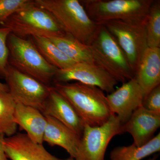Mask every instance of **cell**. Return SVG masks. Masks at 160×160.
Returning <instances> with one entry per match:
<instances>
[{"label":"cell","mask_w":160,"mask_h":160,"mask_svg":"<svg viewBox=\"0 0 160 160\" xmlns=\"http://www.w3.org/2000/svg\"><path fill=\"white\" fill-rule=\"evenodd\" d=\"M42 112L59 121L82 137L85 123L70 103L52 86Z\"/></svg>","instance_id":"14"},{"label":"cell","mask_w":160,"mask_h":160,"mask_svg":"<svg viewBox=\"0 0 160 160\" xmlns=\"http://www.w3.org/2000/svg\"><path fill=\"white\" fill-rule=\"evenodd\" d=\"M8 64L18 70L49 86L57 69L43 58L31 40L10 33L7 41Z\"/></svg>","instance_id":"4"},{"label":"cell","mask_w":160,"mask_h":160,"mask_svg":"<svg viewBox=\"0 0 160 160\" xmlns=\"http://www.w3.org/2000/svg\"><path fill=\"white\" fill-rule=\"evenodd\" d=\"M45 116L47 123L43 142L51 146H60L67 152L70 158L74 159L81 138L59 121L49 116Z\"/></svg>","instance_id":"16"},{"label":"cell","mask_w":160,"mask_h":160,"mask_svg":"<svg viewBox=\"0 0 160 160\" xmlns=\"http://www.w3.org/2000/svg\"><path fill=\"white\" fill-rule=\"evenodd\" d=\"M143 22L114 20L103 26L115 38L126 55L135 75L141 59L147 48V37Z\"/></svg>","instance_id":"7"},{"label":"cell","mask_w":160,"mask_h":160,"mask_svg":"<svg viewBox=\"0 0 160 160\" xmlns=\"http://www.w3.org/2000/svg\"><path fill=\"white\" fill-rule=\"evenodd\" d=\"M88 46L95 64L111 74L118 82L123 83L134 78L126 55L105 26L98 25Z\"/></svg>","instance_id":"3"},{"label":"cell","mask_w":160,"mask_h":160,"mask_svg":"<svg viewBox=\"0 0 160 160\" xmlns=\"http://www.w3.org/2000/svg\"><path fill=\"white\" fill-rule=\"evenodd\" d=\"M36 6L51 13L64 32L88 45L98 25L89 17L78 0H34Z\"/></svg>","instance_id":"2"},{"label":"cell","mask_w":160,"mask_h":160,"mask_svg":"<svg viewBox=\"0 0 160 160\" xmlns=\"http://www.w3.org/2000/svg\"><path fill=\"white\" fill-rule=\"evenodd\" d=\"M14 121L33 142L43 144L47 121L42 112L36 108L17 103Z\"/></svg>","instance_id":"17"},{"label":"cell","mask_w":160,"mask_h":160,"mask_svg":"<svg viewBox=\"0 0 160 160\" xmlns=\"http://www.w3.org/2000/svg\"><path fill=\"white\" fill-rule=\"evenodd\" d=\"M47 38L75 62L95 64L89 46L70 35L65 33Z\"/></svg>","instance_id":"18"},{"label":"cell","mask_w":160,"mask_h":160,"mask_svg":"<svg viewBox=\"0 0 160 160\" xmlns=\"http://www.w3.org/2000/svg\"><path fill=\"white\" fill-rule=\"evenodd\" d=\"M4 78L9 92L16 103L36 108L42 112L51 86L21 72L8 64Z\"/></svg>","instance_id":"8"},{"label":"cell","mask_w":160,"mask_h":160,"mask_svg":"<svg viewBox=\"0 0 160 160\" xmlns=\"http://www.w3.org/2000/svg\"><path fill=\"white\" fill-rule=\"evenodd\" d=\"M144 98L135 78L122 83L119 88L106 95L110 111L118 117L122 125L142 106Z\"/></svg>","instance_id":"11"},{"label":"cell","mask_w":160,"mask_h":160,"mask_svg":"<svg viewBox=\"0 0 160 160\" xmlns=\"http://www.w3.org/2000/svg\"><path fill=\"white\" fill-rule=\"evenodd\" d=\"M89 17L98 25L109 21L143 22L154 0H81Z\"/></svg>","instance_id":"5"},{"label":"cell","mask_w":160,"mask_h":160,"mask_svg":"<svg viewBox=\"0 0 160 160\" xmlns=\"http://www.w3.org/2000/svg\"><path fill=\"white\" fill-rule=\"evenodd\" d=\"M122 123L114 114L103 125L91 126L85 124L82 135L74 159L105 160V154L110 141L122 134Z\"/></svg>","instance_id":"9"},{"label":"cell","mask_w":160,"mask_h":160,"mask_svg":"<svg viewBox=\"0 0 160 160\" xmlns=\"http://www.w3.org/2000/svg\"><path fill=\"white\" fill-rule=\"evenodd\" d=\"M62 160H75L74 159L72 158H69L67 159H62Z\"/></svg>","instance_id":"29"},{"label":"cell","mask_w":160,"mask_h":160,"mask_svg":"<svg viewBox=\"0 0 160 160\" xmlns=\"http://www.w3.org/2000/svg\"><path fill=\"white\" fill-rule=\"evenodd\" d=\"M32 0H0V25L14 12L30 6Z\"/></svg>","instance_id":"23"},{"label":"cell","mask_w":160,"mask_h":160,"mask_svg":"<svg viewBox=\"0 0 160 160\" xmlns=\"http://www.w3.org/2000/svg\"><path fill=\"white\" fill-rule=\"evenodd\" d=\"M146 29L149 48H160V1H154L146 17Z\"/></svg>","instance_id":"22"},{"label":"cell","mask_w":160,"mask_h":160,"mask_svg":"<svg viewBox=\"0 0 160 160\" xmlns=\"http://www.w3.org/2000/svg\"><path fill=\"white\" fill-rule=\"evenodd\" d=\"M160 126V114L140 106L122 126V133L128 132L132 136L133 144L140 147L149 142Z\"/></svg>","instance_id":"12"},{"label":"cell","mask_w":160,"mask_h":160,"mask_svg":"<svg viewBox=\"0 0 160 160\" xmlns=\"http://www.w3.org/2000/svg\"><path fill=\"white\" fill-rule=\"evenodd\" d=\"M16 102L9 92L0 91V133L9 137L16 134L17 126L14 121Z\"/></svg>","instance_id":"21"},{"label":"cell","mask_w":160,"mask_h":160,"mask_svg":"<svg viewBox=\"0 0 160 160\" xmlns=\"http://www.w3.org/2000/svg\"><path fill=\"white\" fill-rule=\"evenodd\" d=\"M0 91L9 92V88L6 84L0 82Z\"/></svg>","instance_id":"27"},{"label":"cell","mask_w":160,"mask_h":160,"mask_svg":"<svg viewBox=\"0 0 160 160\" xmlns=\"http://www.w3.org/2000/svg\"><path fill=\"white\" fill-rule=\"evenodd\" d=\"M5 138L4 135L0 133V160H8L3 146V142Z\"/></svg>","instance_id":"26"},{"label":"cell","mask_w":160,"mask_h":160,"mask_svg":"<svg viewBox=\"0 0 160 160\" xmlns=\"http://www.w3.org/2000/svg\"><path fill=\"white\" fill-rule=\"evenodd\" d=\"M160 151V133L154 137L144 146L138 147L134 144L118 146L110 152V160H142Z\"/></svg>","instance_id":"20"},{"label":"cell","mask_w":160,"mask_h":160,"mask_svg":"<svg viewBox=\"0 0 160 160\" xmlns=\"http://www.w3.org/2000/svg\"><path fill=\"white\" fill-rule=\"evenodd\" d=\"M3 144L6 156L11 160H62L24 133L5 138Z\"/></svg>","instance_id":"13"},{"label":"cell","mask_w":160,"mask_h":160,"mask_svg":"<svg viewBox=\"0 0 160 160\" xmlns=\"http://www.w3.org/2000/svg\"><path fill=\"white\" fill-rule=\"evenodd\" d=\"M78 81L85 85L95 86L108 93L115 90L118 82L111 74L95 64L76 63L64 69L57 70L54 83Z\"/></svg>","instance_id":"10"},{"label":"cell","mask_w":160,"mask_h":160,"mask_svg":"<svg viewBox=\"0 0 160 160\" xmlns=\"http://www.w3.org/2000/svg\"><path fill=\"white\" fill-rule=\"evenodd\" d=\"M70 103L85 124L98 126L112 114L104 92L95 86L76 83H54L52 86Z\"/></svg>","instance_id":"1"},{"label":"cell","mask_w":160,"mask_h":160,"mask_svg":"<svg viewBox=\"0 0 160 160\" xmlns=\"http://www.w3.org/2000/svg\"><path fill=\"white\" fill-rule=\"evenodd\" d=\"M158 158V155H155L152 158H150L148 160H157Z\"/></svg>","instance_id":"28"},{"label":"cell","mask_w":160,"mask_h":160,"mask_svg":"<svg viewBox=\"0 0 160 160\" xmlns=\"http://www.w3.org/2000/svg\"><path fill=\"white\" fill-rule=\"evenodd\" d=\"M134 78L142 91L144 98L160 86V48H147Z\"/></svg>","instance_id":"15"},{"label":"cell","mask_w":160,"mask_h":160,"mask_svg":"<svg viewBox=\"0 0 160 160\" xmlns=\"http://www.w3.org/2000/svg\"><path fill=\"white\" fill-rule=\"evenodd\" d=\"M142 106L149 111L160 114V85L144 98Z\"/></svg>","instance_id":"25"},{"label":"cell","mask_w":160,"mask_h":160,"mask_svg":"<svg viewBox=\"0 0 160 160\" xmlns=\"http://www.w3.org/2000/svg\"><path fill=\"white\" fill-rule=\"evenodd\" d=\"M10 33L9 28L0 25V75L3 78L8 64L9 51L7 41Z\"/></svg>","instance_id":"24"},{"label":"cell","mask_w":160,"mask_h":160,"mask_svg":"<svg viewBox=\"0 0 160 160\" xmlns=\"http://www.w3.org/2000/svg\"><path fill=\"white\" fill-rule=\"evenodd\" d=\"M18 37L32 36L48 38L64 34L57 21L51 13L33 2L12 15L2 24Z\"/></svg>","instance_id":"6"},{"label":"cell","mask_w":160,"mask_h":160,"mask_svg":"<svg viewBox=\"0 0 160 160\" xmlns=\"http://www.w3.org/2000/svg\"><path fill=\"white\" fill-rule=\"evenodd\" d=\"M28 38L31 40L46 62L55 68L66 69L76 63L64 54L48 38L32 36Z\"/></svg>","instance_id":"19"}]
</instances>
